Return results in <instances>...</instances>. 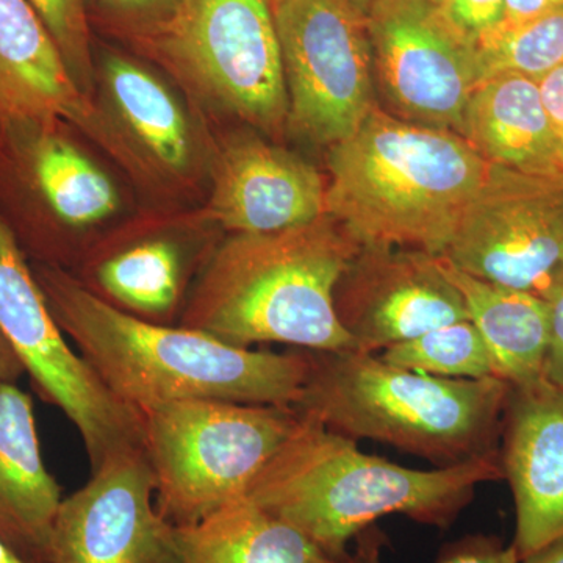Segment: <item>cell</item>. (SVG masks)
<instances>
[{
    "label": "cell",
    "mask_w": 563,
    "mask_h": 563,
    "mask_svg": "<svg viewBox=\"0 0 563 563\" xmlns=\"http://www.w3.org/2000/svg\"><path fill=\"white\" fill-rule=\"evenodd\" d=\"M31 265L69 342L141 415L187 399L295 406L301 396L307 351L252 350L198 329L141 320L103 301L68 269Z\"/></svg>",
    "instance_id": "obj_1"
},
{
    "label": "cell",
    "mask_w": 563,
    "mask_h": 563,
    "mask_svg": "<svg viewBox=\"0 0 563 563\" xmlns=\"http://www.w3.org/2000/svg\"><path fill=\"white\" fill-rule=\"evenodd\" d=\"M499 477V453L435 470L407 468L363 453L355 440L302 417L247 496L333 558L350 559L347 542L379 518L404 515L448 528L481 484Z\"/></svg>",
    "instance_id": "obj_2"
},
{
    "label": "cell",
    "mask_w": 563,
    "mask_h": 563,
    "mask_svg": "<svg viewBox=\"0 0 563 563\" xmlns=\"http://www.w3.org/2000/svg\"><path fill=\"white\" fill-rule=\"evenodd\" d=\"M361 247L325 213L287 231L233 235L211 252L179 324L236 346L357 351L333 292Z\"/></svg>",
    "instance_id": "obj_3"
},
{
    "label": "cell",
    "mask_w": 563,
    "mask_h": 563,
    "mask_svg": "<svg viewBox=\"0 0 563 563\" xmlns=\"http://www.w3.org/2000/svg\"><path fill=\"white\" fill-rule=\"evenodd\" d=\"M329 150L325 214L362 247L443 255L488 169L459 133L379 107Z\"/></svg>",
    "instance_id": "obj_4"
},
{
    "label": "cell",
    "mask_w": 563,
    "mask_h": 563,
    "mask_svg": "<svg viewBox=\"0 0 563 563\" xmlns=\"http://www.w3.org/2000/svg\"><path fill=\"white\" fill-rule=\"evenodd\" d=\"M295 409L357 442L390 444L448 466L498 453L512 385L501 377L444 379L362 351H307Z\"/></svg>",
    "instance_id": "obj_5"
},
{
    "label": "cell",
    "mask_w": 563,
    "mask_h": 563,
    "mask_svg": "<svg viewBox=\"0 0 563 563\" xmlns=\"http://www.w3.org/2000/svg\"><path fill=\"white\" fill-rule=\"evenodd\" d=\"M143 417L155 504L176 528L247 496L302 420L292 406L220 399L163 404Z\"/></svg>",
    "instance_id": "obj_6"
},
{
    "label": "cell",
    "mask_w": 563,
    "mask_h": 563,
    "mask_svg": "<svg viewBox=\"0 0 563 563\" xmlns=\"http://www.w3.org/2000/svg\"><path fill=\"white\" fill-rule=\"evenodd\" d=\"M0 332L33 390L79 431L91 472L107 459L144 448V417L118 399L69 342L52 314L31 261L0 217Z\"/></svg>",
    "instance_id": "obj_7"
},
{
    "label": "cell",
    "mask_w": 563,
    "mask_h": 563,
    "mask_svg": "<svg viewBox=\"0 0 563 563\" xmlns=\"http://www.w3.org/2000/svg\"><path fill=\"white\" fill-rule=\"evenodd\" d=\"M151 36L211 102L266 132L287 124L274 0H181Z\"/></svg>",
    "instance_id": "obj_8"
},
{
    "label": "cell",
    "mask_w": 563,
    "mask_h": 563,
    "mask_svg": "<svg viewBox=\"0 0 563 563\" xmlns=\"http://www.w3.org/2000/svg\"><path fill=\"white\" fill-rule=\"evenodd\" d=\"M274 16L287 124L321 146L346 140L377 107L366 14L347 0H276Z\"/></svg>",
    "instance_id": "obj_9"
},
{
    "label": "cell",
    "mask_w": 563,
    "mask_h": 563,
    "mask_svg": "<svg viewBox=\"0 0 563 563\" xmlns=\"http://www.w3.org/2000/svg\"><path fill=\"white\" fill-rule=\"evenodd\" d=\"M442 257L544 299L563 277V172L488 165Z\"/></svg>",
    "instance_id": "obj_10"
},
{
    "label": "cell",
    "mask_w": 563,
    "mask_h": 563,
    "mask_svg": "<svg viewBox=\"0 0 563 563\" xmlns=\"http://www.w3.org/2000/svg\"><path fill=\"white\" fill-rule=\"evenodd\" d=\"M366 22L374 79L391 114L461 135L481 84L476 40L433 0H376Z\"/></svg>",
    "instance_id": "obj_11"
},
{
    "label": "cell",
    "mask_w": 563,
    "mask_h": 563,
    "mask_svg": "<svg viewBox=\"0 0 563 563\" xmlns=\"http://www.w3.org/2000/svg\"><path fill=\"white\" fill-rule=\"evenodd\" d=\"M49 563H180L176 526L157 509L144 448L107 459L63 498Z\"/></svg>",
    "instance_id": "obj_12"
},
{
    "label": "cell",
    "mask_w": 563,
    "mask_h": 563,
    "mask_svg": "<svg viewBox=\"0 0 563 563\" xmlns=\"http://www.w3.org/2000/svg\"><path fill=\"white\" fill-rule=\"evenodd\" d=\"M333 306L357 351L369 354L470 321L439 255L404 247H361L336 284Z\"/></svg>",
    "instance_id": "obj_13"
},
{
    "label": "cell",
    "mask_w": 563,
    "mask_h": 563,
    "mask_svg": "<svg viewBox=\"0 0 563 563\" xmlns=\"http://www.w3.org/2000/svg\"><path fill=\"white\" fill-rule=\"evenodd\" d=\"M504 477L512 488L518 558L563 536V388L510 390L503 422Z\"/></svg>",
    "instance_id": "obj_14"
},
{
    "label": "cell",
    "mask_w": 563,
    "mask_h": 563,
    "mask_svg": "<svg viewBox=\"0 0 563 563\" xmlns=\"http://www.w3.org/2000/svg\"><path fill=\"white\" fill-rule=\"evenodd\" d=\"M325 213V187L313 165L257 139L222 154L207 217L233 235L310 224Z\"/></svg>",
    "instance_id": "obj_15"
},
{
    "label": "cell",
    "mask_w": 563,
    "mask_h": 563,
    "mask_svg": "<svg viewBox=\"0 0 563 563\" xmlns=\"http://www.w3.org/2000/svg\"><path fill=\"white\" fill-rule=\"evenodd\" d=\"M96 113L29 0H0V129L62 122L90 131Z\"/></svg>",
    "instance_id": "obj_16"
},
{
    "label": "cell",
    "mask_w": 563,
    "mask_h": 563,
    "mask_svg": "<svg viewBox=\"0 0 563 563\" xmlns=\"http://www.w3.org/2000/svg\"><path fill=\"white\" fill-rule=\"evenodd\" d=\"M62 487L41 454L33 401L16 384L0 385V539L33 563L51 562Z\"/></svg>",
    "instance_id": "obj_17"
},
{
    "label": "cell",
    "mask_w": 563,
    "mask_h": 563,
    "mask_svg": "<svg viewBox=\"0 0 563 563\" xmlns=\"http://www.w3.org/2000/svg\"><path fill=\"white\" fill-rule=\"evenodd\" d=\"M461 135L488 165L520 172H563V152L540 98L539 81L499 74L477 85Z\"/></svg>",
    "instance_id": "obj_18"
},
{
    "label": "cell",
    "mask_w": 563,
    "mask_h": 563,
    "mask_svg": "<svg viewBox=\"0 0 563 563\" xmlns=\"http://www.w3.org/2000/svg\"><path fill=\"white\" fill-rule=\"evenodd\" d=\"M444 276L461 292L470 321L487 343L499 377L515 388L544 380L550 307L540 296L481 279L439 255Z\"/></svg>",
    "instance_id": "obj_19"
},
{
    "label": "cell",
    "mask_w": 563,
    "mask_h": 563,
    "mask_svg": "<svg viewBox=\"0 0 563 563\" xmlns=\"http://www.w3.org/2000/svg\"><path fill=\"white\" fill-rule=\"evenodd\" d=\"M176 536L180 563H357L355 555L333 558L250 496L176 528Z\"/></svg>",
    "instance_id": "obj_20"
},
{
    "label": "cell",
    "mask_w": 563,
    "mask_h": 563,
    "mask_svg": "<svg viewBox=\"0 0 563 563\" xmlns=\"http://www.w3.org/2000/svg\"><path fill=\"white\" fill-rule=\"evenodd\" d=\"M190 255L169 236H152L92 262L88 290L141 320L172 324L184 303Z\"/></svg>",
    "instance_id": "obj_21"
},
{
    "label": "cell",
    "mask_w": 563,
    "mask_h": 563,
    "mask_svg": "<svg viewBox=\"0 0 563 563\" xmlns=\"http://www.w3.org/2000/svg\"><path fill=\"white\" fill-rule=\"evenodd\" d=\"M102 79L128 131L169 172H184L192 158V133L179 101L151 70L122 55L103 58Z\"/></svg>",
    "instance_id": "obj_22"
},
{
    "label": "cell",
    "mask_w": 563,
    "mask_h": 563,
    "mask_svg": "<svg viewBox=\"0 0 563 563\" xmlns=\"http://www.w3.org/2000/svg\"><path fill=\"white\" fill-rule=\"evenodd\" d=\"M379 357L399 368L444 379L499 377L487 343L468 320L440 325L409 342L393 344Z\"/></svg>",
    "instance_id": "obj_23"
},
{
    "label": "cell",
    "mask_w": 563,
    "mask_h": 563,
    "mask_svg": "<svg viewBox=\"0 0 563 563\" xmlns=\"http://www.w3.org/2000/svg\"><path fill=\"white\" fill-rule=\"evenodd\" d=\"M476 46L481 81L499 74L539 81L563 65V9L521 24H499Z\"/></svg>",
    "instance_id": "obj_24"
},
{
    "label": "cell",
    "mask_w": 563,
    "mask_h": 563,
    "mask_svg": "<svg viewBox=\"0 0 563 563\" xmlns=\"http://www.w3.org/2000/svg\"><path fill=\"white\" fill-rule=\"evenodd\" d=\"M46 25L68 66L70 76L85 95L91 91L92 70L88 0H29Z\"/></svg>",
    "instance_id": "obj_25"
},
{
    "label": "cell",
    "mask_w": 563,
    "mask_h": 563,
    "mask_svg": "<svg viewBox=\"0 0 563 563\" xmlns=\"http://www.w3.org/2000/svg\"><path fill=\"white\" fill-rule=\"evenodd\" d=\"M380 540L376 532L363 537L358 544L357 563L380 562ZM437 563H520L514 544L504 547L499 540L488 536H470L444 548Z\"/></svg>",
    "instance_id": "obj_26"
},
{
    "label": "cell",
    "mask_w": 563,
    "mask_h": 563,
    "mask_svg": "<svg viewBox=\"0 0 563 563\" xmlns=\"http://www.w3.org/2000/svg\"><path fill=\"white\" fill-rule=\"evenodd\" d=\"M103 13L121 27L152 35L173 16L181 0H98Z\"/></svg>",
    "instance_id": "obj_27"
},
{
    "label": "cell",
    "mask_w": 563,
    "mask_h": 563,
    "mask_svg": "<svg viewBox=\"0 0 563 563\" xmlns=\"http://www.w3.org/2000/svg\"><path fill=\"white\" fill-rule=\"evenodd\" d=\"M443 9L459 29L476 41L504 21V0H444Z\"/></svg>",
    "instance_id": "obj_28"
},
{
    "label": "cell",
    "mask_w": 563,
    "mask_h": 563,
    "mask_svg": "<svg viewBox=\"0 0 563 563\" xmlns=\"http://www.w3.org/2000/svg\"><path fill=\"white\" fill-rule=\"evenodd\" d=\"M550 307V350L544 363V380L563 388V277L544 298Z\"/></svg>",
    "instance_id": "obj_29"
},
{
    "label": "cell",
    "mask_w": 563,
    "mask_h": 563,
    "mask_svg": "<svg viewBox=\"0 0 563 563\" xmlns=\"http://www.w3.org/2000/svg\"><path fill=\"white\" fill-rule=\"evenodd\" d=\"M540 98L563 152V65L539 80Z\"/></svg>",
    "instance_id": "obj_30"
},
{
    "label": "cell",
    "mask_w": 563,
    "mask_h": 563,
    "mask_svg": "<svg viewBox=\"0 0 563 563\" xmlns=\"http://www.w3.org/2000/svg\"><path fill=\"white\" fill-rule=\"evenodd\" d=\"M561 9L563 0H504L503 24H521Z\"/></svg>",
    "instance_id": "obj_31"
},
{
    "label": "cell",
    "mask_w": 563,
    "mask_h": 563,
    "mask_svg": "<svg viewBox=\"0 0 563 563\" xmlns=\"http://www.w3.org/2000/svg\"><path fill=\"white\" fill-rule=\"evenodd\" d=\"M24 374L20 358L11 350L10 343L7 342L3 333L0 332V385L16 384L18 379Z\"/></svg>",
    "instance_id": "obj_32"
},
{
    "label": "cell",
    "mask_w": 563,
    "mask_h": 563,
    "mask_svg": "<svg viewBox=\"0 0 563 563\" xmlns=\"http://www.w3.org/2000/svg\"><path fill=\"white\" fill-rule=\"evenodd\" d=\"M520 563H563V536L544 544L543 548L528 555Z\"/></svg>",
    "instance_id": "obj_33"
},
{
    "label": "cell",
    "mask_w": 563,
    "mask_h": 563,
    "mask_svg": "<svg viewBox=\"0 0 563 563\" xmlns=\"http://www.w3.org/2000/svg\"><path fill=\"white\" fill-rule=\"evenodd\" d=\"M0 563H33L29 562L27 559L22 558V555L18 554L13 548H10L9 544L3 542L0 539Z\"/></svg>",
    "instance_id": "obj_34"
},
{
    "label": "cell",
    "mask_w": 563,
    "mask_h": 563,
    "mask_svg": "<svg viewBox=\"0 0 563 563\" xmlns=\"http://www.w3.org/2000/svg\"><path fill=\"white\" fill-rule=\"evenodd\" d=\"M347 2H351L355 9L361 10L362 13L366 14L368 13V10L372 9L373 3L376 2V0H347Z\"/></svg>",
    "instance_id": "obj_35"
},
{
    "label": "cell",
    "mask_w": 563,
    "mask_h": 563,
    "mask_svg": "<svg viewBox=\"0 0 563 563\" xmlns=\"http://www.w3.org/2000/svg\"><path fill=\"white\" fill-rule=\"evenodd\" d=\"M433 2L440 3V5H443L444 0H433Z\"/></svg>",
    "instance_id": "obj_36"
},
{
    "label": "cell",
    "mask_w": 563,
    "mask_h": 563,
    "mask_svg": "<svg viewBox=\"0 0 563 563\" xmlns=\"http://www.w3.org/2000/svg\"><path fill=\"white\" fill-rule=\"evenodd\" d=\"M274 2H276V0H274Z\"/></svg>",
    "instance_id": "obj_37"
}]
</instances>
